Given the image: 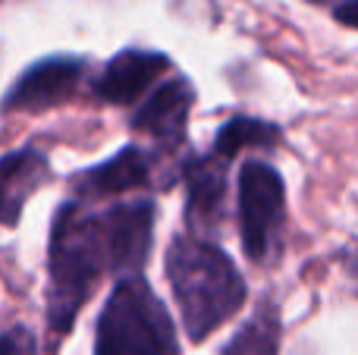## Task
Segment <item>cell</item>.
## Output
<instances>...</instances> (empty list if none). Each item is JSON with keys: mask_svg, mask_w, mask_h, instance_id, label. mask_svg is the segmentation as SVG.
I'll return each instance as SVG.
<instances>
[{"mask_svg": "<svg viewBox=\"0 0 358 355\" xmlns=\"http://www.w3.org/2000/svg\"><path fill=\"white\" fill-rule=\"evenodd\" d=\"M48 268V327L57 337H66L76 314L92 296L98 277L110 270L104 214L85 211L82 201H66L50 226Z\"/></svg>", "mask_w": 358, "mask_h": 355, "instance_id": "cell-1", "label": "cell"}, {"mask_svg": "<svg viewBox=\"0 0 358 355\" xmlns=\"http://www.w3.org/2000/svg\"><path fill=\"white\" fill-rule=\"evenodd\" d=\"M167 280L192 343H204L245 302V283L236 264L201 236H176L170 242Z\"/></svg>", "mask_w": 358, "mask_h": 355, "instance_id": "cell-2", "label": "cell"}, {"mask_svg": "<svg viewBox=\"0 0 358 355\" xmlns=\"http://www.w3.org/2000/svg\"><path fill=\"white\" fill-rule=\"evenodd\" d=\"M94 355H179L173 321L138 274L120 277L107 296L94 331Z\"/></svg>", "mask_w": 358, "mask_h": 355, "instance_id": "cell-3", "label": "cell"}, {"mask_svg": "<svg viewBox=\"0 0 358 355\" xmlns=\"http://www.w3.org/2000/svg\"><path fill=\"white\" fill-rule=\"evenodd\" d=\"M286 224L283 176L264 161H248L239 170V233L252 261H264L280 242Z\"/></svg>", "mask_w": 358, "mask_h": 355, "instance_id": "cell-4", "label": "cell"}, {"mask_svg": "<svg viewBox=\"0 0 358 355\" xmlns=\"http://www.w3.org/2000/svg\"><path fill=\"white\" fill-rule=\"evenodd\" d=\"M155 205L151 201H129L104 211L107 245H110V274L132 277L145 268L151 252V230H155Z\"/></svg>", "mask_w": 358, "mask_h": 355, "instance_id": "cell-5", "label": "cell"}, {"mask_svg": "<svg viewBox=\"0 0 358 355\" xmlns=\"http://www.w3.org/2000/svg\"><path fill=\"white\" fill-rule=\"evenodd\" d=\"M85 75V63L76 57H48L29 66L6 94V110H48L69 101Z\"/></svg>", "mask_w": 358, "mask_h": 355, "instance_id": "cell-6", "label": "cell"}, {"mask_svg": "<svg viewBox=\"0 0 358 355\" xmlns=\"http://www.w3.org/2000/svg\"><path fill=\"white\" fill-rule=\"evenodd\" d=\"M167 69L161 50H120L94 79V94L107 104H136Z\"/></svg>", "mask_w": 358, "mask_h": 355, "instance_id": "cell-7", "label": "cell"}, {"mask_svg": "<svg viewBox=\"0 0 358 355\" xmlns=\"http://www.w3.org/2000/svg\"><path fill=\"white\" fill-rule=\"evenodd\" d=\"M192 104H195V88L182 75H176V79L164 82L161 88H155L151 98L142 101V107L132 113V129L145 132L170 148L182 145Z\"/></svg>", "mask_w": 358, "mask_h": 355, "instance_id": "cell-8", "label": "cell"}, {"mask_svg": "<svg viewBox=\"0 0 358 355\" xmlns=\"http://www.w3.org/2000/svg\"><path fill=\"white\" fill-rule=\"evenodd\" d=\"M185 180V220L192 230H210L223 214L227 195V161L210 151L208 157H189L182 164Z\"/></svg>", "mask_w": 358, "mask_h": 355, "instance_id": "cell-9", "label": "cell"}, {"mask_svg": "<svg viewBox=\"0 0 358 355\" xmlns=\"http://www.w3.org/2000/svg\"><path fill=\"white\" fill-rule=\"evenodd\" d=\"M148 157H145L142 148L136 145H126L117 154L110 157L101 167H92L85 173H79L73 180V192L79 201H101V198H117L123 192H132V189L148 186Z\"/></svg>", "mask_w": 358, "mask_h": 355, "instance_id": "cell-10", "label": "cell"}, {"mask_svg": "<svg viewBox=\"0 0 358 355\" xmlns=\"http://www.w3.org/2000/svg\"><path fill=\"white\" fill-rule=\"evenodd\" d=\"M3 180H0V205H3V224L6 226H16L19 211H22L25 198L38 192V189L48 182L50 173V164L44 154L31 148H19L10 151L3 157Z\"/></svg>", "mask_w": 358, "mask_h": 355, "instance_id": "cell-11", "label": "cell"}, {"mask_svg": "<svg viewBox=\"0 0 358 355\" xmlns=\"http://www.w3.org/2000/svg\"><path fill=\"white\" fill-rule=\"evenodd\" d=\"M283 138L280 126L264 123V119H252V117H233L229 123L220 126L214 138V154L223 161H233L239 151L245 148H273Z\"/></svg>", "mask_w": 358, "mask_h": 355, "instance_id": "cell-12", "label": "cell"}, {"mask_svg": "<svg viewBox=\"0 0 358 355\" xmlns=\"http://www.w3.org/2000/svg\"><path fill=\"white\" fill-rule=\"evenodd\" d=\"M280 352V312L264 302L252 321L239 327L220 355H277Z\"/></svg>", "mask_w": 358, "mask_h": 355, "instance_id": "cell-13", "label": "cell"}, {"mask_svg": "<svg viewBox=\"0 0 358 355\" xmlns=\"http://www.w3.org/2000/svg\"><path fill=\"white\" fill-rule=\"evenodd\" d=\"M0 355H38V343L29 327H10L0 340Z\"/></svg>", "mask_w": 358, "mask_h": 355, "instance_id": "cell-14", "label": "cell"}, {"mask_svg": "<svg viewBox=\"0 0 358 355\" xmlns=\"http://www.w3.org/2000/svg\"><path fill=\"white\" fill-rule=\"evenodd\" d=\"M336 19H340L343 25H352V29H358V0H346V3L336 6Z\"/></svg>", "mask_w": 358, "mask_h": 355, "instance_id": "cell-15", "label": "cell"}, {"mask_svg": "<svg viewBox=\"0 0 358 355\" xmlns=\"http://www.w3.org/2000/svg\"><path fill=\"white\" fill-rule=\"evenodd\" d=\"M311 3H324V0H311Z\"/></svg>", "mask_w": 358, "mask_h": 355, "instance_id": "cell-16", "label": "cell"}]
</instances>
